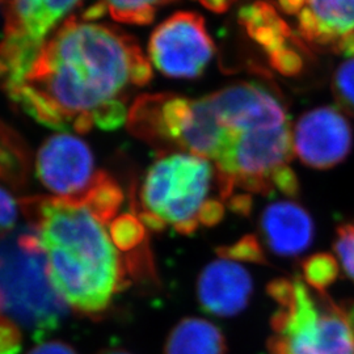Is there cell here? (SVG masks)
Segmentation results:
<instances>
[{
    "mask_svg": "<svg viewBox=\"0 0 354 354\" xmlns=\"http://www.w3.org/2000/svg\"><path fill=\"white\" fill-rule=\"evenodd\" d=\"M97 354H130L127 351H124V349H113V348H111V349H104L102 352H99Z\"/></svg>",
    "mask_w": 354,
    "mask_h": 354,
    "instance_id": "27",
    "label": "cell"
},
{
    "mask_svg": "<svg viewBox=\"0 0 354 354\" xmlns=\"http://www.w3.org/2000/svg\"><path fill=\"white\" fill-rule=\"evenodd\" d=\"M216 252L221 259H227L232 261H245L256 264H264L266 261L264 251L254 235H245L241 241L231 245L219 247Z\"/></svg>",
    "mask_w": 354,
    "mask_h": 354,
    "instance_id": "20",
    "label": "cell"
},
{
    "mask_svg": "<svg viewBox=\"0 0 354 354\" xmlns=\"http://www.w3.org/2000/svg\"><path fill=\"white\" fill-rule=\"evenodd\" d=\"M277 304L272 317V354H354V326L348 310L302 279H279L268 285Z\"/></svg>",
    "mask_w": 354,
    "mask_h": 354,
    "instance_id": "4",
    "label": "cell"
},
{
    "mask_svg": "<svg viewBox=\"0 0 354 354\" xmlns=\"http://www.w3.org/2000/svg\"><path fill=\"white\" fill-rule=\"evenodd\" d=\"M304 279L311 289L326 292L339 276V266L335 257L328 253H317L306 259L302 266Z\"/></svg>",
    "mask_w": 354,
    "mask_h": 354,
    "instance_id": "19",
    "label": "cell"
},
{
    "mask_svg": "<svg viewBox=\"0 0 354 354\" xmlns=\"http://www.w3.org/2000/svg\"><path fill=\"white\" fill-rule=\"evenodd\" d=\"M0 314H1V304H0Z\"/></svg>",
    "mask_w": 354,
    "mask_h": 354,
    "instance_id": "28",
    "label": "cell"
},
{
    "mask_svg": "<svg viewBox=\"0 0 354 354\" xmlns=\"http://www.w3.org/2000/svg\"><path fill=\"white\" fill-rule=\"evenodd\" d=\"M36 174L41 184L55 197L79 203L96 183L92 150L84 140L73 134H54L37 152Z\"/></svg>",
    "mask_w": 354,
    "mask_h": 354,
    "instance_id": "8",
    "label": "cell"
},
{
    "mask_svg": "<svg viewBox=\"0 0 354 354\" xmlns=\"http://www.w3.org/2000/svg\"><path fill=\"white\" fill-rule=\"evenodd\" d=\"M333 93L342 108L354 113V58L342 62L333 75Z\"/></svg>",
    "mask_w": 354,
    "mask_h": 354,
    "instance_id": "21",
    "label": "cell"
},
{
    "mask_svg": "<svg viewBox=\"0 0 354 354\" xmlns=\"http://www.w3.org/2000/svg\"><path fill=\"white\" fill-rule=\"evenodd\" d=\"M32 171L30 150L12 127L0 121V184L23 189Z\"/></svg>",
    "mask_w": 354,
    "mask_h": 354,
    "instance_id": "15",
    "label": "cell"
},
{
    "mask_svg": "<svg viewBox=\"0 0 354 354\" xmlns=\"http://www.w3.org/2000/svg\"><path fill=\"white\" fill-rule=\"evenodd\" d=\"M19 215L17 203L8 193V190L0 187V239L12 232Z\"/></svg>",
    "mask_w": 354,
    "mask_h": 354,
    "instance_id": "24",
    "label": "cell"
},
{
    "mask_svg": "<svg viewBox=\"0 0 354 354\" xmlns=\"http://www.w3.org/2000/svg\"><path fill=\"white\" fill-rule=\"evenodd\" d=\"M28 354H77L75 349L59 340H51V342H39L37 346H35Z\"/></svg>",
    "mask_w": 354,
    "mask_h": 354,
    "instance_id": "25",
    "label": "cell"
},
{
    "mask_svg": "<svg viewBox=\"0 0 354 354\" xmlns=\"http://www.w3.org/2000/svg\"><path fill=\"white\" fill-rule=\"evenodd\" d=\"M0 304L1 314L38 344L67 317L70 306L51 283L46 254L30 226L0 239Z\"/></svg>",
    "mask_w": 354,
    "mask_h": 354,
    "instance_id": "3",
    "label": "cell"
},
{
    "mask_svg": "<svg viewBox=\"0 0 354 354\" xmlns=\"http://www.w3.org/2000/svg\"><path fill=\"white\" fill-rule=\"evenodd\" d=\"M83 0H10L0 39V88L19 86L38 53Z\"/></svg>",
    "mask_w": 354,
    "mask_h": 354,
    "instance_id": "6",
    "label": "cell"
},
{
    "mask_svg": "<svg viewBox=\"0 0 354 354\" xmlns=\"http://www.w3.org/2000/svg\"><path fill=\"white\" fill-rule=\"evenodd\" d=\"M252 294V279L236 261L221 259L210 263L197 281V297L203 310L216 317H235Z\"/></svg>",
    "mask_w": 354,
    "mask_h": 354,
    "instance_id": "11",
    "label": "cell"
},
{
    "mask_svg": "<svg viewBox=\"0 0 354 354\" xmlns=\"http://www.w3.org/2000/svg\"><path fill=\"white\" fill-rule=\"evenodd\" d=\"M21 349V328L11 319L0 317V354H20Z\"/></svg>",
    "mask_w": 354,
    "mask_h": 354,
    "instance_id": "23",
    "label": "cell"
},
{
    "mask_svg": "<svg viewBox=\"0 0 354 354\" xmlns=\"http://www.w3.org/2000/svg\"><path fill=\"white\" fill-rule=\"evenodd\" d=\"M241 21L248 35L266 49L277 70L289 75L301 70V54L292 48L297 41L274 7L266 1H256L241 10Z\"/></svg>",
    "mask_w": 354,
    "mask_h": 354,
    "instance_id": "12",
    "label": "cell"
},
{
    "mask_svg": "<svg viewBox=\"0 0 354 354\" xmlns=\"http://www.w3.org/2000/svg\"><path fill=\"white\" fill-rule=\"evenodd\" d=\"M19 205L37 232L55 290L76 313L100 315L131 277L105 225L86 206L58 197L32 196Z\"/></svg>",
    "mask_w": 354,
    "mask_h": 354,
    "instance_id": "2",
    "label": "cell"
},
{
    "mask_svg": "<svg viewBox=\"0 0 354 354\" xmlns=\"http://www.w3.org/2000/svg\"><path fill=\"white\" fill-rule=\"evenodd\" d=\"M151 77V64L134 38L114 26L71 16L7 96L44 127L84 134L95 127H121L130 91Z\"/></svg>",
    "mask_w": 354,
    "mask_h": 354,
    "instance_id": "1",
    "label": "cell"
},
{
    "mask_svg": "<svg viewBox=\"0 0 354 354\" xmlns=\"http://www.w3.org/2000/svg\"><path fill=\"white\" fill-rule=\"evenodd\" d=\"M165 354H226V340L213 323L187 317L169 333Z\"/></svg>",
    "mask_w": 354,
    "mask_h": 354,
    "instance_id": "14",
    "label": "cell"
},
{
    "mask_svg": "<svg viewBox=\"0 0 354 354\" xmlns=\"http://www.w3.org/2000/svg\"><path fill=\"white\" fill-rule=\"evenodd\" d=\"M260 228L266 245L279 256L304 252L314 239V222L298 203H270L261 214Z\"/></svg>",
    "mask_w": 354,
    "mask_h": 354,
    "instance_id": "13",
    "label": "cell"
},
{
    "mask_svg": "<svg viewBox=\"0 0 354 354\" xmlns=\"http://www.w3.org/2000/svg\"><path fill=\"white\" fill-rule=\"evenodd\" d=\"M108 227L115 248L125 253L127 257L149 250L146 226L142 223L138 215L117 216Z\"/></svg>",
    "mask_w": 354,
    "mask_h": 354,
    "instance_id": "17",
    "label": "cell"
},
{
    "mask_svg": "<svg viewBox=\"0 0 354 354\" xmlns=\"http://www.w3.org/2000/svg\"><path fill=\"white\" fill-rule=\"evenodd\" d=\"M0 1H3V0H0Z\"/></svg>",
    "mask_w": 354,
    "mask_h": 354,
    "instance_id": "29",
    "label": "cell"
},
{
    "mask_svg": "<svg viewBox=\"0 0 354 354\" xmlns=\"http://www.w3.org/2000/svg\"><path fill=\"white\" fill-rule=\"evenodd\" d=\"M174 0H100L99 4L118 23L147 26L153 20L158 8Z\"/></svg>",
    "mask_w": 354,
    "mask_h": 354,
    "instance_id": "18",
    "label": "cell"
},
{
    "mask_svg": "<svg viewBox=\"0 0 354 354\" xmlns=\"http://www.w3.org/2000/svg\"><path fill=\"white\" fill-rule=\"evenodd\" d=\"M124 201V194L120 185L106 172L100 171L93 187L79 203L88 209L105 226L109 225Z\"/></svg>",
    "mask_w": 354,
    "mask_h": 354,
    "instance_id": "16",
    "label": "cell"
},
{
    "mask_svg": "<svg viewBox=\"0 0 354 354\" xmlns=\"http://www.w3.org/2000/svg\"><path fill=\"white\" fill-rule=\"evenodd\" d=\"M205 7L215 12H223L236 0H200Z\"/></svg>",
    "mask_w": 354,
    "mask_h": 354,
    "instance_id": "26",
    "label": "cell"
},
{
    "mask_svg": "<svg viewBox=\"0 0 354 354\" xmlns=\"http://www.w3.org/2000/svg\"><path fill=\"white\" fill-rule=\"evenodd\" d=\"M215 165L189 152H165L147 169L140 190L142 223L151 231L167 226L190 235L201 226V215L209 198Z\"/></svg>",
    "mask_w": 354,
    "mask_h": 354,
    "instance_id": "5",
    "label": "cell"
},
{
    "mask_svg": "<svg viewBox=\"0 0 354 354\" xmlns=\"http://www.w3.org/2000/svg\"><path fill=\"white\" fill-rule=\"evenodd\" d=\"M295 17L298 33L313 46L337 51L354 35V0H279Z\"/></svg>",
    "mask_w": 354,
    "mask_h": 354,
    "instance_id": "10",
    "label": "cell"
},
{
    "mask_svg": "<svg viewBox=\"0 0 354 354\" xmlns=\"http://www.w3.org/2000/svg\"><path fill=\"white\" fill-rule=\"evenodd\" d=\"M353 133L342 111L333 106L315 108L304 113L292 127L294 153L304 165L329 169L346 159Z\"/></svg>",
    "mask_w": 354,
    "mask_h": 354,
    "instance_id": "9",
    "label": "cell"
},
{
    "mask_svg": "<svg viewBox=\"0 0 354 354\" xmlns=\"http://www.w3.org/2000/svg\"><path fill=\"white\" fill-rule=\"evenodd\" d=\"M335 251L345 273L354 281V225H344L337 228Z\"/></svg>",
    "mask_w": 354,
    "mask_h": 354,
    "instance_id": "22",
    "label": "cell"
},
{
    "mask_svg": "<svg viewBox=\"0 0 354 354\" xmlns=\"http://www.w3.org/2000/svg\"><path fill=\"white\" fill-rule=\"evenodd\" d=\"M215 53L203 16L177 12L152 32L149 42L151 64L165 76L192 79L201 75Z\"/></svg>",
    "mask_w": 354,
    "mask_h": 354,
    "instance_id": "7",
    "label": "cell"
}]
</instances>
